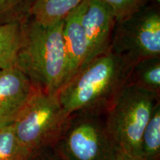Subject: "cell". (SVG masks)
Instances as JSON below:
<instances>
[{
  "label": "cell",
  "instance_id": "cell-17",
  "mask_svg": "<svg viewBox=\"0 0 160 160\" xmlns=\"http://www.w3.org/2000/svg\"><path fill=\"white\" fill-rule=\"evenodd\" d=\"M30 160H62L56 154L51 148H45L35 153Z\"/></svg>",
  "mask_w": 160,
  "mask_h": 160
},
{
  "label": "cell",
  "instance_id": "cell-13",
  "mask_svg": "<svg viewBox=\"0 0 160 160\" xmlns=\"http://www.w3.org/2000/svg\"><path fill=\"white\" fill-rule=\"evenodd\" d=\"M140 148L142 160H160V102L144 129Z\"/></svg>",
  "mask_w": 160,
  "mask_h": 160
},
{
  "label": "cell",
  "instance_id": "cell-4",
  "mask_svg": "<svg viewBox=\"0 0 160 160\" xmlns=\"http://www.w3.org/2000/svg\"><path fill=\"white\" fill-rule=\"evenodd\" d=\"M51 148L62 160H115L118 150L107 128L105 114L95 113L70 116Z\"/></svg>",
  "mask_w": 160,
  "mask_h": 160
},
{
  "label": "cell",
  "instance_id": "cell-15",
  "mask_svg": "<svg viewBox=\"0 0 160 160\" xmlns=\"http://www.w3.org/2000/svg\"><path fill=\"white\" fill-rule=\"evenodd\" d=\"M110 10L116 22L122 21L146 7L151 0H98Z\"/></svg>",
  "mask_w": 160,
  "mask_h": 160
},
{
  "label": "cell",
  "instance_id": "cell-7",
  "mask_svg": "<svg viewBox=\"0 0 160 160\" xmlns=\"http://www.w3.org/2000/svg\"><path fill=\"white\" fill-rule=\"evenodd\" d=\"M81 22L88 42L87 63L111 51L117 22L110 10L98 0H84L81 3Z\"/></svg>",
  "mask_w": 160,
  "mask_h": 160
},
{
  "label": "cell",
  "instance_id": "cell-2",
  "mask_svg": "<svg viewBox=\"0 0 160 160\" xmlns=\"http://www.w3.org/2000/svg\"><path fill=\"white\" fill-rule=\"evenodd\" d=\"M23 39L15 67L36 88L56 94L65 82L67 58L63 21L45 26L30 19L22 21Z\"/></svg>",
  "mask_w": 160,
  "mask_h": 160
},
{
  "label": "cell",
  "instance_id": "cell-16",
  "mask_svg": "<svg viewBox=\"0 0 160 160\" xmlns=\"http://www.w3.org/2000/svg\"><path fill=\"white\" fill-rule=\"evenodd\" d=\"M24 0H0V21L11 15Z\"/></svg>",
  "mask_w": 160,
  "mask_h": 160
},
{
  "label": "cell",
  "instance_id": "cell-12",
  "mask_svg": "<svg viewBox=\"0 0 160 160\" xmlns=\"http://www.w3.org/2000/svg\"><path fill=\"white\" fill-rule=\"evenodd\" d=\"M127 83L160 95V57L138 62Z\"/></svg>",
  "mask_w": 160,
  "mask_h": 160
},
{
  "label": "cell",
  "instance_id": "cell-1",
  "mask_svg": "<svg viewBox=\"0 0 160 160\" xmlns=\"http://www.w3.org/2000/svg\"><path fill=\"white\" fill-rule=\"evenodd\" d=\"M136 65L113 52L85 63L58 91V99L68 115L78 113L105 114L127 84Z\"/></svg>",
  "mask_w": 160,
  "mask_h": 160
},
{
  "label": "cell",
  "instance_id": "cell-10",
  "mask_svg": "<svg viewBox=\"0 0 160 160\" xmlns=\"http://www.w3.org/2000/svg\"><path fill=\"white\" fill-rule=\"evenodd\" d=\"M84 0H33L28 13L42 25L50 26L63 21Z\"/></svg>",
  "mask_w": 160,
  "mask_h": 160
},
{
  "label": "cell",
  "instance_id": "cell-14",
  "mask_svg": "<svg viewBox=\"0 0 160 160\" xmlns=\"http://www.w3.org/2000/svg\"><path fill=\"white\" fill-rule=\"evenodd\" d=\"M31 156L17 139L13 125L0 128V160H30Z\"/></svg>",
  "mask_w": 160,
  "mask_h": 160
},
{
  "label": "cell",
  "instance_id": "cell-11",
  "mask_svg": "<svg viewBox=\"0 0 160 160\" xmlns=\"http://www.w3.org/2000/svg\"><path fill=\"white\" fill-rule=\"evenodd\" d=\"M23 39V24L12 19L0 24V70L15 67Z\"/></svg>",
  "mask_w": 160,
  "mask_h": 160
},
{
  "label": "cell",
  "instance_id": "cell-8",
  "mask_svg": "<svg viewBox=\"0 0 160 160\" xmlns=\"http://www.w3.org/2000/svg\"><path fill=\"white\" fill-rule=\"evenodd\" d=\"M37 88L17 67L0 73V128L13 125Z\"/></svg>",
  "mask_w": 160,
  "mask_h": 160
},
{
  "label": "cell",
  "instance_id": "cell-3",
  "mask_svg": "<svg viewBox=\"0 0 160 160\" xmlns=\"http://www.w3.org/2000/svg\"><path fill=\"white\" fill-rule=\"evenodd\" d=\"M159 94L127 83L105 113V123L117 148L141 159V139Z\"/></svg>",
  "mask_w": 160,
  "mask_h": 160
},
{
  "label": "cell",
  "instance_id": "cell-19",
  "mask_svg": "<svg viewBox=\"0 0 160 160\" xmlns=\"http://www.w3.org/2000/svg\"><path fill=\"white\" fill-rule=\"evenodd\" d=\"M1 72H2V70H0V73H1Z\"/></svg>",
  "mask_w": 160,
  "mask_h": 160
},
{
  "label": "cell",
  "instance_id": "cell-18",
  "mask_svg": "<svg viewBox=\"0 0 160 160\" xmlns=\"http://www.w3.org/2000/svg\"><path fill=\"white\" fill-rule=\"evenodd\" d=\"M115 160H142L140 159H138V158L133 157L132 156L128 154L125 152H124L118 148L117 151V154H116Z\"/></svg>",
  "mask_w": 160,
  "mask_h": 160
},
{
  "label": "cell",
  "instance_id": "cell-6",
  "mask_svg": "<svg viewBox=\"0 0 160 160\" xmlns=\"http://www.w3.org/2000/svg\"><path fill=\"white\" fill-rule=\"evenodd\" d=\"M111 51L137 64L140 60L160 57V12L147 5L116 23Z\"/></svg>",
  "mask_w": 160,
  "mask_h": 160
},
{
  "label": "cell",
  "instance_id": "cell-5",
  "mask_svg": "<svg viewBox=\"0 0 160 160\" xmlns=\"http://www.w3.org/2000/svg\"><path fill=\"white\" fill-rule=\"evenodd\" d=\"M69 118L57 93H48L37 89L13 127L20 143L33 155L54 145Z\"/></svg>",
  "mask_w": 160,
  "mask_h": 160
},
{
  "label": "cell",
  "instance_id": "cell-9",
  "mask_svg": "<svg viewBox=\"0 0 160 160\" xmlns=\"http://www.w3.org/2000/svg\"><path fill=\"white\" fill-rule=\"evenodd\" d=\"M63 37L67 58L65 85L85 65L88 57V42L81 22V4L64 19Z\"/></svg>",
  "mask_w": 160,
  "mask_h": 160
}]
</instances>
